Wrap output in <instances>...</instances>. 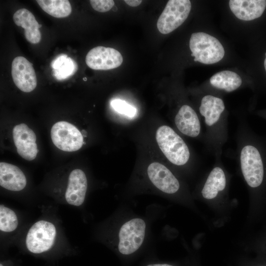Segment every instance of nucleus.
I'll list each match as a JSON object with an SVG mask.
<instances>
[{
	"mask_svg": "<svg viewBox=\"0 0 266 266\" xmlns=\"http://www.w3.org/2000/svg\"><path fill=\"white\" fill-rule=\"evenodd\" d=\"M242 175L248 186L257 189L264 183L266 174V141L252 136L240 152Z\"/></svg>",
	"mask_w": 266,
	"mask_h": 266,
	"instance_id": "nucleus-1",
	"label": "nucleus"
},
{
	"mask_svg": "<svg viewBox=\"0 0 266 266\" xmlns=\"http://www.w3.org/2000/svg\"><path fill=\"white\" fill-rule=\"evenodd\" d=\"M157 143L166 158L173 164L182 166L189 160L190 153L183 139L170 127L163 125L156 134Z\"/></svg>",
	"mask_w": 266,
	"mask_h": 266,
	"instance_id": "nucleus-2",
	"label": "nucleus"
},
{
	"mask_svg": "<svg viewBox=\"0 0 266 266\" xmlns=\"http://www.w3.org/2000/svg\"><path fill=\"white\" fill-rule=\"evenodd\" d=\"M189 47L194 60L202 64H213L221 61L225 50L220 42L215 37L205 33L192 34Z\"/></svg>",
	"mask_w": 266,
	"mask_h": 266,
	"instance_id": "nucleus-3",
	"label": "nucleus"
},
{
	"mask_svg": "<svg viewBox=\"0 0 266 266\" xmlns=\"http://www.w3.org/2000/svg\"><path fill=\"white\" fill-rule=\"evenodd\" d=\"M191 9L189 0H168L158 20V30L163 34L172 32L184 23Z\"/></svg>",
	"mask_w": 266,
	"mask_h": 266,
	"instance_id": "nucleus-4",
	"label": "nucleus"
},
{
	"mask_svg": "<svg viewBox=\"0 0 266 266\" xmlns=\"http://www.w3.org/2000/svg\"><path fill=\"white\" fill-rule=\"evenodd\" d=\"M56 235V228L52 223L39 221L30 229L26 239V246L33 253L45 252L53 246Z\"/></svg>",
	"mask_w": 266,
	"mask_h": 266,
	"instance_id": "nucleus-5",
	"label": "nucleus"
},
{
	"mask_svg": "<svg viewBox=\"0 0 266 266\" xmlns=\"http://www.w3.org/2000/svg\"><path fill=\"white\" fill-rule=\"evenodd\" d=\"M51 137L54 144L66 152L77 151L84 143L81 132L75 126L66 121H59L53 125Z\"/></svg>",
	"mask_w": 266,
	"mask_h": 266,
	"instance_id": "nucleus-6",
	"label": "nucleus"
},
{
	"mask_svg": "<svg viewBox=\"0 0 266 266\" xmlns=\"http://www.w3.org/2000/svg\"><path fill=\"white\" fill-rule=\"evenodd\" d=\"M146 225L140 218L133 219L121 227L119 233L118 249L125 255L135 252L143 243Z\"/></svg>",
	"mask_w": 266,
	"mask_h": 266,
	"instance_id": "nucleus-7",
	"label": "nucleus"
},
{
	"mask_svg": "<svg viewBox=\"0 0 266 266\" xmlns=\"http://www.w3.org/2000/svg\"><path fill=\"white\" fill-rule=\"evenodd\" d=\"M123 57L117 50L110 47L97 46L87 54V65L95 70H109L119 67L122 63Z\"/></svg>",
	"mask_w": 266,
	"mask_h": 266,
	"instance_id": "nucleus-8",
	"label": "nucleus"
},
{
	"mask_svg": "<svg viewBox=\"0 0 266 266\" xmlns=\"http://www.w3.org/2000/svg\"><path fill=\"white\" fill-rule=\"evenodd\" d=\"M11 75L14 83L22 92L33 91L37 85L36 76L33 65L25 57L18 56L13 61Z\"/></svg>",
	"mask_w": 266,
	"mask_h": 266,
	"instance_id": "nucleus-9",
	"label": "nucleus"
},
{
	"mask_svg": "<svg viewBox=\"0 0 266 266\" xmlns=\"http://www.w3.org/2000/svg\"><path fill=\"white\" fill-rule=\"evenodd\" d=\"M13 138L18 154L28 161L34 160L38 152L34 132L24 123L13 129Z\"/></svg>",
	"mask_w": 266,
	"mask_h": 266,
	"instance_id": "nucleus-10",
	"label": "nucleus"
},
{
	"mask_svg": "<svg viewBox=\"0 0 266 266\" xmlns=\"http://www.w3.org/2000/svg\"><path fill=\"white\" fill-rule=\"evenodd\" d=\"M225 106L223 100L211 95L204 96L199 108L200 113L204 118V122L209 132H214L222 126V114Z\"/></svg>",
	"mask_w": 266,
	"mask_h": 266,
	"instance_id": "nucleus-11",
	"label": "nucleus"
},
{
	"mask_svg": "<svg viewBox=\"0 0 266 266\" xmlns=\"http://www.w3.org/2000/svg\"><path fill=\"white\" fill-rule=\"evenodd\" d=\"M147 173L155 186L164 193L174 194L179 189L180 184L177 178L162 164H151L148 167Z\"/></svg>",
	"mask_w": 266,
	"mask_h": 266,
	"instance_id": "nucleus-12",
	"label": "nucleus"
},
{
	"mask_svg": "<svg viewBox=\"0 0 266 266\" xmlns=\"http://www.w3.org/2000/svg\"><path fill=\"white\" fill-rule=\"evenodd\" d=\"M87 189V180L85 173L80 169H75L70 173L66 191L67 202L80 206L84 202Z\"/></svg>",
	"mask_w": 266,
	"mask_h": 266,
	"instance_id": "nucleus-13",
	"label": "nucleus"
},
{
	"mask_svg": "<svg viewBox=\"0 0 266 266\" xmlns=\"http://www.w3.org/2000/svg\"><path fill=\"white\" fill-rule=\"evenodd\" d=\"M229 6L239 19L251 21L260 17L266 7L264 0H231Z\"/></svg>",
	"mask_w": 266,
	"mask_h": 266,
	"instance_id": "nucleus-14",
	"label": "nucleus"
},
{
	"mask_svg": "<svg viewBox=\"0 0 266 266\" xmlns=\"http://www.w3.org/2000/svg\"><path fill=\"white\" fill-rule=\"evenodd\" d=\"M174 121L177 128L184 134L192 137L199 135L201 130L200 120L190 106L182 105L176 115Z\"/></svg>",
	"mask_w": 266,
	"mask_h": 266,
	"instance_id": "nucleus-15",
	"label": "nucleus"
},
{
	"mask_svg": "<svg viewBox=\"0 0 266 266\" xmlns=\"http://www.w3.org/2000/svg\"><path fill=\"white\" fill-rule=\"evenodd\" d=\"M27 180L23 171L17 166L0 163V185L10 191H20L26 186Z\"/></svg>",
	"mask_w": 266,
	"mask_h": 266,
	"instance_id": "nucleus-16",
	"label": "nucleus"
},
{
	"mask_svg": "<svg viewBox=\"0 0 266 266\" xmlns=\"http://www.w3.org/2000/svg\"><path fill=\"white\" fill-rule=\"evenodd\" d=\"M13 19L17 26L24 29L26 39L29 42L36 44L40 42L41 36L39 29L41 25L31 12L25 8L20 9L15 12Z\"/></svg>",
	"mask_w": 266,
	"mask_h": 266,
	"instance_id": "nucleus-17",
	"label": "nucleus"
},
{
	"mask_svg": "<svg viewBox=\"0 0 266 266\" xmlns=\"http://www.w3.org/2000/svg\"><path fill=\"white\" fill-rule=\"evenodd\" d=\"M226 186V178L223 169L216 166L208 175L201 191L203 197L207 200L215 198Z\"/></svg>",
	"mask_w": 266,
	"mask_h": 266,
	"instance_id": "nucleus-18",
	"label": "nucleus"
},
{
	"mask_svg": "<svg viewBox=\"0 0 266 266\" xmlns=\"http://www.w3.org/2000/svg\"><path fill=\"white\" fill-rule=\"evenodd\" d=\"M210 83L213 87L217 89L231 92L241 86L242 79L240 76L234 72L223 70L211 77Z\"/></svg>",
	"mask_w": 266,
	"mask_h": 266,
	"instance_id": "nucleus-19",
	"label": "nucleus"
},
{
	"mask_svg": "<svg viewBox=\"0 0 266 266\" xmlns=\"http://www.w3.org/2000/svg\"><path fill=\"white\" fill-rule=\"evenodd\" d=\"M36 2L43 11L56 18L67 17L71 12V6L67 0H37Z\"/></svg>",
	"mask_w": 266,
	"mask_h": 266,
	"instance_id": "nucleus-20",
	"label": "nucleus"
},
{
	"mask_svg": "<svg viewBox=\"0 0 266 266\" xmlns=\"http://www.w3.org/2000/svg\"><path fill=\"white\" fill-rule=\"evenodd\" d=\"M52 66L54 75L59 80L72 75L77 69L76 64L66 55H61L53 61Z\"/></svg>",
	"mask_w": 266,
	"mask_h": 266,
	"instance_id": "nucleus-21",
	"label": "nucleus"
},
{
	"mask_svg": "<svg viewBox=\"0 0 266 266\" xmlns=\"http://www.w3.org/2000/svg\"><path fill=\"white\" fill-rule=\"evenodd\" d=\"M18 219L15 213L2 204L0 205V230L4 232H11L18 226Z\"/></svg>",
	"mask_w": 266,
	"mask_h": 266,
	"instance_id": "nucleus-22",
	"label": "nucleus"
},
{
	"mask_svg": "<svg viewBox=\"0 0 266 266\" xmlns=\"http://www.w3.org/2000/svg\"><path fill=\"white\" fill-rule=\"evenodd\" d=\"M111 105L118 113L130 117H133L136 113L135 107L123 100L119 99L113 100L111 102Z\"/></svg>",
	"mask_w": 266,
	"mask_h": 266,
	"instance_id": "nucleus-23",
	"label": "nucleus"
},
{
	"mask_svg": "<svg viewBox=\"0 0 266 266\" xmlns=\"http://www.w3.org/2000/svg\"><path fill=\"white\" fill-rule=\"evenodd\" d=\"M90 3L94 10L100 12H107L114 5L112 0H91Z\"/></svg>",
	"mask_w": 266,
	"mask_h": 266,
	"instance_id": "nucleus-24",
	"label": "nucleus"
},
{
	"mask_svg": "<svg viewBox=\"0 0 266 266\" xmlns=\"http://www.w3.org/2000/svg\"><path fill=\"white\" fill-rule=\"evenodd\" d=\"M125 2L131 6H137L139 5L142 2L140 0H125Z\"/></svg>",
	"mask_w": 266,
	"mask_h": 266,
	"instance_id": "nucleus-25",
	"label": "nucleus"
},
{
	"mask_svg": "<svg viewBox=\"0 0 266 266\" xmlns=\"http://www.w3.org/2000/svg\"><path fill=\"white\" fill-rule=\"evenodd\" d=\"M147 266H173L166 264H155L148 265Z\"/></svg>",
	"mask_w": 266,
	"mask_h": 266,
	"instance_id": "nucleus-26",
	"label": "nucleus"
},
{
	"mask_svg": "<svg viewBox=\"0 0 266 266\" xmlns=\"http://www.w3.org/2000/svg\"><path fill=\"white\" fill-rule=\"evenodd\" d=\"M266 58H265V59L264 60V67H265V70L266 71Z\"/></svg>",
	"mask_w": 266,
	"mask_h": 266,
	"instance_id": "nucleus-27",
	"label": "nucleus"
},
{
	"mask_svg": "<svg viewBox=\"0 0 266 266\" xmlns=\"http://www.w3.org/2000/svg\"><path fill=\"white\" fill-rule=\"evenodd\" d=\"M83 79H84V80H87V79H86V78H84Z\"/></svg>",
	"mask_w": 266,
	"mask_h": 266,
	"instance_id": "nucleus-28",
	"label": "nucleus"
},
{
	"mask_svg": "<svg viewBox=\"0 0 266 266\" xmlns=\"http://www.w3.org/2000/svg\"><path fill=\"white\" fill-rule=\"evenodd\" d=\"M0 266H3L1 264H0Z\"/></svg>",
	"mask_w": 266,
	"mask_h": 266,
	"instance_id": "nucleus-29",
	"label": "nucleus"
},
{
	"mask_svg": "<svg viewBox=\"0 0 266 266\" xmlns=\"http://www.w3.org/2000/svg\"></svg>",
	"mask_w": 266,
	"mask_h": 266,
	"instance_id": "nucleus-30",
	"label": "nucleus"
}]
</instances>
